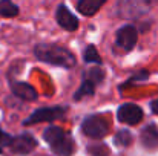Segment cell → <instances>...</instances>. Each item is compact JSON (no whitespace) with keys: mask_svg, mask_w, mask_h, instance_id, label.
Instances as JSON below:
<instances>
[{"mask_svg":"<svg viewBox=\"0 0 158 156\" xmlns=\"http://www.w3.org/2000/svg\"><path fill=\"white\" fill-rule=\"evenodd\" d=\"M141 142L146 149L149 150H157L158 149V127L151 124L143 129L141 132Z\"/></svg>","mask_w":158,"mask_h":156,"instance_id":"30bf717a","label":"cell"},{"mask_svg":"<svg viewBox=\"0 0 158 156\" xmlns=\"http://www.w3.org/2000/svg\"><path fill=\"white\" fill-rule=\"evenodd\" d=\"M94 92H95V84H94L91 80L85 78L83 83H81V86H80V89L75 92L74 100H75V101H80V100H83L85 97H92Z\"/></svg>","mask_w":158,"mask_h":156,"instance_id":"7c38bea8","label":"cell"},{"mask_svg":"<svg viewBox=\"0 0 158 156\" xmlns=\"http://www.w3.org/2000/svg\"><path fill=\"white\" fill-rule=\"evenodd\" d=\"M131 142H132V135H131L127 130H120V132L115 135V144H117V146L127 147Z\"/></svg>","mask_w":158,"mask_h":156,"instance_id":"9a60e30c","label":"cell"},{"mask_svg":"<svg viewBox=\"0 0 158 156\" xmlns=\"http://www.w3.org/2000/svg\"><path fill=\"white\" fill-rule=\"evenodd\" d=\"M103 0H80L77 3V9L83 14V15H94L102 6H103Z\"/></svg>","mask_w":158,"mask_h":156,"instance_id":"8fae6325","label":"cell"},{"mask_svg":"<svg viewBox=\"0 0 158 156\" xmlns=\"http://www.w3.org/2000/svg\"><path fill=\"white\" fill-rule=\"evenodd\" d=\"M117 116L121 122H126L129 126H135L143 119V110L137 104H123V106H120Z\"/></svg>","mask_w":158,"mask_h":156,"instance_id":"5b68a950","label":"cell"},{"mask_svg":"<svg viewBox=\"0 0 158 156\" xmlns=\"http://www.w3.org/2000/svg\"><path fill=\"white\" fill-rule=\"evenodd\" d=\"M11 141H12V138H11L8 133H5V132H2V130H0V152L3 150V147L9 146V144H11Z\"/></svg>","mask_w":158,"mask_h":156,"instance_id":"e0dca14e","label":"cell"},{"mask_svg":"<svg viewBox=\"0 0 158 156\" xmlns=\"http://www.w3.org/2000/svg\"><path fill=\"white\" fill-rule=\"evenodd\" d=\"M85 61L88 63H97V64H102V57L98 55V52L95 49V46H88L86 51H85Z\"/></svg>","mask_w":158,"mask_h":156,"instance_id":"5bb4252c","label":"cell"},{"mask_svg":"<svg viewBox=\"0 0 158 156\" xmlns=\"http://www.w3.org/2000/svg\"><path fill=\"white\" fill-rule=\"evenodd\" d=\"M103 70L102 69H98V67H94V69H91L89 72H88V75H86V78L88 80H91L94 84H97V83H102L103 81Z\"/></svg>","mask_w":158,"mask_h":156,"instance_id":"2e32d148","label":"cell"},{"mask_svg":"<svg viewBox=\"0 0 158 156\" xmlns=\"http://www.w3.org/2000/svg\"><path fill=\"white\" fill-rule=\"evenodd\" d=\"M137 40H138V32L131 25H126L117 31V45L123 48L126 52L134 49V46L137 45Z\"/></svg>","mask_w":158,"mask_h":156,"instance_id":"8992f818","label":"cell"},{"mask_svg":"<svg viewBox=\"0 0 158 156\" xmlns=\"http://www.w3.org/2000/svg\"><path fill=\"white\" fill-rule=\"evenodd\" d=\"M35 57L48 64L52 66H60V67H72L75 64V57L74 54L58 45H51V43H42L37 45L34 49Z\"/></svg>","mask_w":158,"mask_h":156,"instance_id":"6da1fadb","label":"cell"},{"mask_svg":"<svg viewBox=\"0 0 158 156\" xmlns=\"http://www.w3.org/2000/svg\"><path fill=\"white\" fill-rule=\"evenodd\" d=\"M11 90L15 97L22 98V100H26V101H35L37 100V90L29 86L28 83H23V81H15L11 84Z\"/></svg>","mask_w":158,"mask_h":156,"instance_id":"9c48e42d","label":"cell"},{"mask_svg":"<svg viewBox=\"0 0 158 156\" xmlns=\"http://www.w3.org/2000/svg\"><path fill=\"white\" fill-rule=\"evenodd\" d=\"M11 150L17 155H26L29 152H32L35 147H37V141L31 136V135H26V133H22L15 138H12L11 144H9Z\"/></svg>","mask_w":158,"mask_h":156,"instance_id":"52a82bcc","label":"cell"},{"mask_svg":"<svg viewBox=\"0 0 158 156\" xmlns=\"http://www.w3.org/2000/svg\"><path fill=\"white\" fill-rule=\"evenodd\" d=\"M17 14H19V8L14 3L6 2V0L0 2V15H3V17H15Z\"/></svg>","mask_w":158,"mask_h":156,"instance_id":"4fadbf2b","label":"cell"},{"mask_svg":"<svg viewBox=\"0 0 158 156\" xmlns=\"http://www.w3.org/2000/svg\"><path fill=\"white\" fill-rule=\"evenodd\" d=\"M151 109H152V112H154V113H157L158 115V100H155V101H152V103H151Z\"/></svg>","mask_w":158,"mask_h":156,"instance_id":"ac0fdd59","label":"cell"},{"mask_svg":"<svg viewBox=\"0 0 158 156\" xmlns=\"http://www.w3.org/2000/svg\"><path fill=\"white\" fill-rule=\"evenodd\" d=\"M55 17H57L58 25H60L63 29H66V31H75V29L78 28V18L69 11V8H68L66 5H60V6L57 8Z\"/></svg>","mask_w":158,"mask_h":156,"instance_id":"ba28073f","label":"cell"},{"mask_svg":"<svg viewBox=\"0 0 158 156\" xmlns=\"http://www.w3.org/2000/svg\"><path fill=\"white\" fill-rule=\"evenodd\" d=\"M43 138L57 156H71L75 150V142L72 136L63 132L60 127H48L43 132Z\"/></svg>","mask_w":158,"mask_h":156,"instance_id":"7a4b0ae2","label":"cell"},{"mask_svg":"<svg viewBox=\"0 0 158 156\" xmlns=\"http://www.w3.org/2000/svg\"><path fill=\"white\" fill-rule=\"evenodd\" d=\"M81 130L86 136L89 138H95V139H102L107 135V122L102 116L98 115H94V116H89L85 119V122L81 124Z\"/></svg>","mask_w":158,"mask_h":156,"instance_id":"3957f363","label":"cell"},{"mask_svg":"<svg viewBox=\"0 0 158 156\" xmlns=\"http://www.w3.org/2000/svg\"><path fill=\"white\" fill-rule=\"evenodd\" d=\"M66 113V107H43V109H37L31 116H28L25 119V126H32L37 122H43V121H54L61 118Z\"/></svg>","mask_w":158,"mask_h":156,"instance_id":"277c9868","label":"cell"}]
</instances>
